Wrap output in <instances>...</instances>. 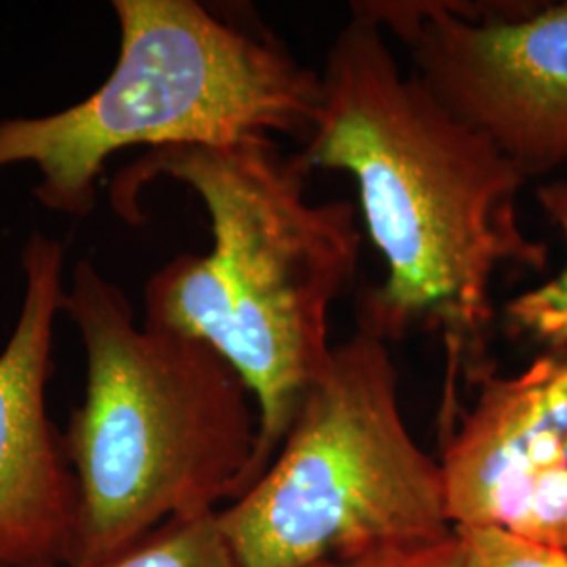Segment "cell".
Returning a JSON list of instances; mask_svg holds the SVG:
<instances>
[{
	"label": "cell",
	"instance_id": "obj_1",
	"mask_svg": "<svg viewBox=\"0 0 567 567\" xmlns=\"http://www.w3.org/2000/svg\"><path fill=\"white\" fill-rule=\"evenodd\" d=\"M299 156L309 171L351 175L385 261L383 282L360 292L358 330L385 343L442 339L444 429L463 405L461 383L475 386L496 370L498 271L547 269V244L527 236L517 215L526 179L419 76H405L383 28L353 9L328 49Z\"/></svg>",
	"mask_w": 567,
	"mask_h": 567
},
{
	"label": "cell",
	"instance_id": "obj_2",
	"mask_svg": "<svg viewBox=\"0 0 567 567\" xmlns=\"http://www.w3.org/2000/svg\"><path fill=\"white\" fill-rule=\"evenodd\" d=\"M309 168L274 137L147 150L110 185L114 213L140 225L142 192L158 179L187 185L210 219L213 248L182 255L143 290V324L213 347L259 412L252 486L322 374L330 309L355 282L362 229L349 200L313 203Z\"/></svg>",
	"mask_w": 567,
	"mask_h": 567
},
{
	"label": "cell",
	"instance_id": "obj_3",
	"mask_svg": "<svg viewBox=\"0 0 567 567\" xmlns=\"http://www.w3.org/2000/svg\"><path fill=\"white\" fill-rule=\"evenodd\" d=\"M61 311L86 351V389L65 446L79 484L68 567L97 564L145 534L219 511L250 484L259 412L208 344L137 324L91 259L72 269Z\"/></svg>",
	"mask_w": 567,
	"mask_h": 567
},
{
	"label": "cell",
	"instance_id": "obj_4",
	"mask_svg": "<svg viewBox=\"0 0 567 567\" xmlns=\"http://www.w3.org/2000/svg\"><path fill=\"white\" fill-rule=\"evenodd\" d=\"M121 55L84 102L0 121V168L32 164L34 198L86 217L103 166L128 147L225 145L248 137H309L320 74L264 25L196 0H116Z\"/></svg>",
	"mask_w": 567,
	"mask_h": 567
},
{
	"label": "cell",
	"instance_id": "obj_5",
	"mask_svg": "<svg viewBox=\"0 0 567 567\" xmlns=\"http://www.w3.org/2000/svg\"><path fill=\"white\" fill-rule=\"evenodd\" d=\"M240 567H309L454 534L440 461L416 444L389 343L334 344L261 477L217 511Z\"/></svg>",
	"mask_w": 567,
	"mask_h": 567
},
{
	"label": "cell",
	"instance_id": "obj_6",
	"mask_svg": "<svg viewBox=\"0 0 567 567\" xmlns=\"http://www.w3.org/2000/svg\"><path fill=\"white\" fill-rule=\"evenodd\" d=\"M412 74L529 182L567 168V2L365 0Z\"/></svg>",
	"mask_w": 567,
	"mask_h": 567
},
{
	"label": "cell",
	"instance_id": "obj_7",
	"mask_svg": "<svg viewBox=\"0 0 567 567\" xmlns=\"http://www.w3.org/2000/svg\"><path fill=\"white\" fill-rule=\"evenodd\" d=\"M442 429L454 527H501L567 550V347L517 374L496 370Z\"/></svg>",
	"mask_w": 567,
	"mask_h": 567
},
{
	"label": "cell",
	"instance_id": "obj_8",
	"mask_svg": "<svg viewBox=\"0 0 567 567\" xmlns=\"http://www.w3.org/2000/svg\"><path fill=\"white\" fill-rule=\"evenodd\" d=\"M63 257L60 240L30 236L20 318L0 351V564L9 566L68 567L76 543L79 484L47 410Z\"/></svg>",
	"mask_w": 567,
	"mask_h": 567
},
{
	"label": "cell",
	"instance_id": "obj_9",
	"mask_svg": "<svg viewBox=\"0 0 567 567\" xmlns=\"http://www.w3.org/2000/svg\"><path fill=\"white\" fill-rule=\"evenodd\" d=\"M536 198L550 224L561 234L567 250V179H553L538 187ZM503 322L517 339L545 349L567 347V261L547 282L527 288L503 309Z\"/></svg>",
	"mask_w": 567,
	"mask_h": 567
},
{
	"label": "cell",
	"instance_id": "obj_10",
	"mask_svg": "<svg viewBox=\"0 0 567 567\" xmlns=\"http://www.w3.org/2000/svg\"><path fill=\"white\" fill-rule=\"evenodd\" d=\"M86 567H240L224 532L217 511L175 519L145 534L133 545Z\"/></svg>",
	"mask_w": 567,
	"mask_h": 567
},
{
	"label": "cell",
	"instance_id": "obj_11",
	"mask_svg": "<svg viewBox=\"0 0 567 567\" xmlns=\"http://www.w3.org/2000/svg\"><path fill=\"white\" fill-rule=\"evenodd\" d=\"M465 567H567V550L501 527H454Z\"/></svg>",
	"mask_w": 567,
	"mask_h": 567
},
{
	"label": "cell",
	"instance_id": "obj_12",
	"mask_svg": "<svg viewBox=\"0 0 567 567\" xmlns=\"http://www.w3.org/2000/svg\"><path fill=\"white\" fill-rule=\"evenodd\" d=\"M309 567H465V555L454 529L452 536L442 540L374 548L349 557L324 559Z\"/></svg>",
	"mask_w": 567,
	"mask_h": 567
},
{
	"label": "cell",
	"instance_id": "obj_13",
	"mask_svg": "<svg viewBox=\"0 0 567 567\" xmlns=\"http://www.w3.org/2000/svg\"><path fill=\"white\" fill-rule=\"evenodd\" d=\"M0 567H20V566H9V564H0Z\"/></svg>",
	"mask_w": 567,
	"mask_h": 567
}]
</instances>
